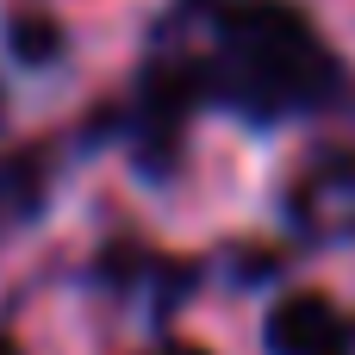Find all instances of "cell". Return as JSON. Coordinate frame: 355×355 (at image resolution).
<instances>
[{"mask_svg": "<svg viewBox=\"0 0 355 355\" xmlns=\"http://www.w3.org/2000/svg\"><path fill=\"white\" fill-rule=\"evenodd\" d=\"M218 37H225V69L218 94L237 100L250 119H281L312 100H324L331 56L318 50L312 25L281 6V0H231L218 6Z\"/></svg>", "mask_w": 355, "mask_h": 355, "instance_id": "cell-1", "label": "cell"}, {"mask_svg": "<svg viewBox=\"0 0 355 355\" xmlns=\"http://www.w3.org/2000/svg\"><path fill=\"white\" fill-rule=\"evenodd\" d=\"M355 331L324 293H293L268 312V349L275 355H349Z\"/></svg>", "mask_w": 355, "mask_h": 355, "instance_id": "cell-2", "label": "cell"}, {"mask_svg": "<svg viewBox=\"0 0 355 355\" xmlns=\"http://www.w3.org/2000/svg\"><path fill=\"white\" fill-rule=\"evenodd\" d=\"M6 37H12V50H19L25 62H50V56L62 50V31H56L44 12H31V6L6 19Z\"/></svg>", "mask_w": 355, "mask_h": 355, "instance_id": "cell-3", "label": "cell"}]
</instances>
